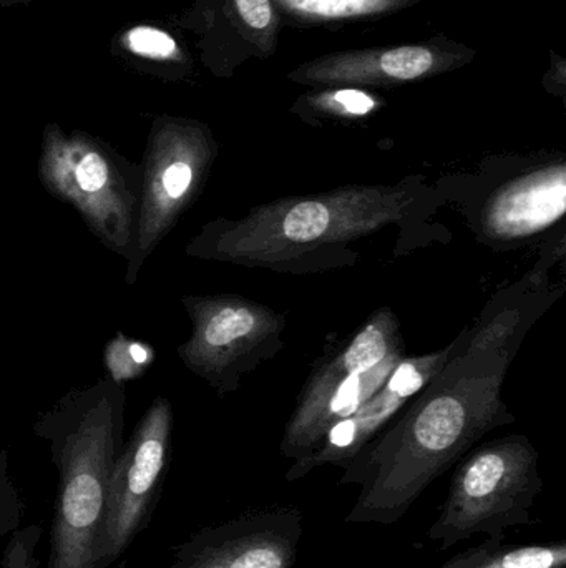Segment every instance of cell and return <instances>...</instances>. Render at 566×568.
<instances>
[{
  "label": "cell",
  "instance_id": "9c48e42d",
  "mask_svg": "<svg viewBox=\"0 0 566 568\" xmlns=\"http://www.w3.org/2000/svg\"><path fill=\"white\" fill-rule=\"evenodd\" d=\"M282 26L342 27L361 20L382 19L412 9L424 0H272Z\"/></svg>",
  "mask_w": 566,
  "mask_h": 568
},
{
  "label": "cell",
  "instance_id": "30bf717a",
  "mask_svg": "<svg viewBox=\"0 0 566 568\" xmlns=\"http://www.w3.org/2000/svg\"><path fill=\"white\" fill-rule=\"evenodd\" d=\"M564 172V170H562ZM542 176L525 183L502 200L495 212V223L504 232L527 233L550 225L565 213V176Z\"/></svg>",
  "mask_w": 566,
  "mask_h": 568
},
{
  "label": "cell",
  "instance_id": "ac0fdd59",
  "mask_svg": "<svg viewBox=\"0 0 566 568\" xmlns=\"http://www.w3.org/2000/svg\"><path fill=\"white\" fill-rule=\"evenodd\" d=\"M40 537L42 529L35 524L27 529H17L3 550L0 568H39L35 550Z\"/></svg>",
  "mask_w": 566,
  "mask_h": 568
},
{
  "label": "cell",
  "instance_id": "5bb4252c",
  "mask_svg": "<svg viewBox=\"0 0 566 568\" xmlns=\"http://www.w3.org/2000/svg\"><path fill=\"white\" fill-rule=\"evenodd\" d=\"M301 102L322 112L349 116L369 115L381 105L378 97L356 87H316L315 92L302 97Z\"/></svg>",
  "mask_w": 566,
  "mask_h": 568
},
{
  "label": "cell",
  "instance_id": "277c9868",
  "mask_svg": "<svg viewBox=\"0 0 566 568\" xmlns=\"http://www.w3.org/2000/svg\"><path fill=\"white\" fill-rule=\"evenodd\" d=\"M212 155V136L202 123L179 116L153 120L142 163L138 220L125 283H136L143 263L172 232L198 190Z\"/></svg>",
  "mask_w": 566,
  "mask_h": 568
},
{
  "label": "cell",
  "instance_id": "3957f363",
  "mask_svg": "<svg viewBox=\"0 0 566 568\" xmlns=\"http://www.w3.org/2000/svg\"><path fill=\"white\" fill-rule=\"evenodd\" d=\"M542 493L537 454L511 439L478 450L459 466L429 542L447 550L474 536L504 540L511 529L531 526L532 507Z\"/></svg>",
  "mask_w": 566,
  "mask_h": 568
},
{
  "label": "cell",
  "instance_id": "8fae6325",
  "mask_svg": "<svg viewBox=\"0 0 566 568\" xmlns=\"http://www.w3.org/2000/svg\"><path fill=\"white\" fill-rule=\"evenodd\" d=\"M113 53L155 65L153 75L166 80L186 79L192 75L195 65L186 47L172 32L146 23L120 32L113 40Z\"/></svg>",
  "mask_w": 566,
  "mask_h": 568
},
{
  "label": "cell",
  "instance_id": "52a82bcc",
  "mask_svg": "<svg viewBox=\"0 0 566 568\" xmlns=\"http://www.w3.org/2000/svg\"><path fill=\"white\" fill-rule=\"evenodd\" d=\"M305 517L295 507L245 514L208 527L176 547L166 568H292Z\"/></svg>",
  "mask_w": 566,
  "mask_h": 568
},
{
  "label": "cell",
  "instance_id": "d6986e66",
  "mask_svg": "<svg viewBox=\"0 0 566 568\" xmlns=\"http://www.w3.org/2000/svg\"><path fill=\"white\" fill-rule=\"evenodd\" d=\"M424 384V374L411 363L401 364L392 374L391 383H389V390L399 399L412 396L415 390L421 389Z\"/></svg>",
  "mask_w": 566,
  "mask_h": 568
},
{
  "label": "cell",
  "instance_id": "e0dca14e",
  "mask_svg": "<svg viewBox=\"0 0 566 568\" xmlns=\"http://www.w3.org/2000/svg\"><path fill=\"white\" fill-rule=\"evenodd\" d=\"M22 520V500L9 476V457L0 447V539L16 532Z\"/></svg>",
  "mask_w": 566,
  "mask_h": 568
},
{
  "label": "cell",
  "instance_id": "6da1fadb",
  "mask_svg": "<svg viewBox=\"0 0 566 568\" xmlns=\"http://www.w3.org/2000/svg\"><path fill=\"white\" fill-rule=\"evenodd\" d=\"M125 386L102 377L70 390L33 423L59 473L49 568H95L109 480L125 444Z\"/></svg>",
  "mask_w": 566,
  "mask_h": 568
},
{
  "label": "cell",
  "instance_id": "ffe728a7",
  "mask_svg": "<svg viewBox=\"0 0 566 568\" xmlns=\"http://www.w3.org/2000/svg\"><path fill=\"white\" fill-rule=\"evenodd\" d=\"M33 0H0V10L6 9V7L17 6V3H30Z\"/></svg>",
  "mask_w": 566,
  "mask_h": 568
},
{
  "label": "cell",
  "instance_id": "7c38bea8",
  "mask_svg": "<svg viewBox=\"0 0 566 568\" xmlns=\"http://www.w3.org/2000/svg\"><path fill=\"white\" fill-rule=\"evenodd\" d=\"M438 568H566V542L507 544L485 540Z\"/></svg>",
  "mask_w": 566,
  "mask_h": 568
},
{
  "label": "cell",
  "instance_id": "8992f818",
  "mask_svg": "<svg viewBox=\"0 0 566 568\" xmlns=\"http://www.w3.org/2000/svg\"><path fill=\"white\" fill-rule=\"evenodd\" d=\"M477 50L438 36L399 45L339 50L299 63L288 73L306 87H389L454 72L474 62Z\"/></svg>",
  "mask_w": 566,
  "mask_h": 568
},
{
  "label": "cell",
  "instance_id": "5b68a950",
  "mask_svg": "<svg viewBox=\"0 0 566 568\" xmlns=\"http://www.w3.org/2000/svg\"><path fill=\"white\" fill-rule=\"evenodd\" d=\"M172 434V403L155 397L113 466L95 568H106L120 559L148 526L168 469Z\"/></svg>",
  "mask_w": 566,
  "mask_h": 568
},
{
  "label": "cell",
  "instance_id": "9a60e30c",
  "mask_svg": "<svg viewBox=\"0 0 566 568\" xmlns=\"http://www.w3.org/2000/svg\"><path fill=\"white\" fill-rule=\"evenodd\" d=\"M388 353V343L381 327L371 324L362 329L352 341L351 346L346 351L342 357L344 369L352 376L369 373L372 367L381 364Z\"/></svg>",
  "mask_w": 566,
  "mask_h": 568
},
{
  "label": "cell",
  "instance_id": "4fadbf2b",
  "mask_svg": "<svg viewBox=\"0 0 566 568\" xmlns=\"http://www.w3.org/2000/svg\"><path fill=\"white\" fill-rule=\"evenodd\" d=\"M155 363V349L143 341L119 333L103 351V364L110 379L125 386L126 381L140 379Z\"/></svg>",
  "mask_w": 566,
  "mask_h": 568
},
{
  "label": "cell",
  "instance_id": "7a4b0ae2",
  "mask_svg": "<svg viewBox=\"0 0 566 568\" xmlns=\"http://www.w3.org/2000/svg\"><path fill=\"white\" fill-rule=\"evenodd\" d=\"M43 189L72 206L93 236L126 263L138 220L142 166L83 130L47 123L39 159Z\"/></svg>",
  "mask_w": 566,
  "mask_h": 568
},
{
  "label": "cell",
  "instance_id": "2e32d148",
  "mask_svg": "<svg viewBox=\"0 0 566 568\" xmlns=\"http://www.w3.org/2000/svg\"><path fill=\"white\" fill-rule=\"evenodd\" d=\"M331 213L322 203L305 202L296 205L286 215L285 236L291 242L308 243L318 240L328 232Z\"/></svg>",
  "mask_w": 566,
  "mask_h": 568
},
{
  "label": "cell",
  "instance_id": "ba28073f",
  "mask_svg": "<svg viewBox=\"0 0 566 568\" xmlns=\"http://www.w3.org/2000/svg\"><path fill=\"white\" fill-rule=\"evenodd\" d=\"M176 22L196 37L203 65L219 79L249 60L271 59L282 27L272 0H195Z\"/></svg>",
  "mask_w": 566,
  "mask_h": 568
}]
</instances>
